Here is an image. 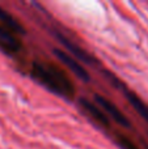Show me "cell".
Masks as SVG:
<instances>
[{
  "label": "cell",
  "instance_id": "cell-6",
  "mask_svg": "<svg viewBox=\"0 0 148 149\" xmlns=\"http://www.w3.org/2000/svg\"><path fill=\"white\" fill-rule=\"evenodd\" d=\"M79 103H80L81 109H83L87 114H89V116H91L93 120H96L101 127H104V128H109L110 127V120H109V118H108V115H105V113L97 105H94L93 102H91V101L87 100V98H80Z\"/></svg>",
  "mask_w": 148,
  "mask_h": 149
},
{
  "label": "cell",
  "instance_id": "cell-7",
  "mask_svg": "<svg viewBox=\"0 0 148 149\" xmlns=\"http://www.w3.org/2000/svg\"><path fill=\"white\" fill-rule=\"evenodd\" d=\"M0 49L7 51L8 54L17 52L21 49V43L17 39L16 34L5 29L3 25H0Z\"/></svg>",
  "mask_w": 148,
  "mask_h": 149
},
{
  "label": "cell",
  "instance_id": "cell-5",
  "mask_svg": "<svg viewBox=\"0 0 148 149\" xmlns=\"http://www.w3.org/2000/svg\"><path fill=\"white\" fill-rule=\"evenodd\" d=\"M54 54H55V56L58 58V60H59L62 64H64L76 77H79V79L83 80V81H89V80H91V76H89L88 71L85 70V67H84L81 63H79V60L75 59L72 55H70L68 52L63 51V50H59V49H54Z\"/></svg>",
  "mask_w": 148,
  "mask_h": 149
},
{
  "label": "cell",
  "instance_id": "cell-4",
  "mask_svg": "<svg viewBox=\"0 0 148 149\" xmlns=\"http://www.w3.org/2000/svg\"><path fill=\"white\" fill-rule=\"evenodd\" d=\"M94 102H96V105L98 106V107H101L117 124H119V126H122V127H126V128L130 127V120L127 119V116H126L125 114L121 111V109L118 107L117 105H114L109 98H106L105 95H101V94H94Z\"/></svg>",
  "mask_w": 148,
  "mask_h": 149
},
{
  "label": "cell",
  "instance_id": "cell-9",
  "mask_svg": "<svg viewBox=\"0 0 148 149\" xmlns=\"http://www.w3.org/2000/svg\"><path fill=\"white\" fill-rule=\"evenodd\" d=\"M117 143L121 147V149H139V147L126 135L123 134H118L117 136Z\"/></svg>",
  "mask_w": 148,
  "mask_h": 149
},
{
  "label": "cell",
  "instance_id": "cell-1",
  "mask_svg": "<svg viewBox=\"0 0 148 149\" xmlns=\"http://www.w3.org/2000/svg\"><path fill=\"white\" fill-rule=\"evenodd\" d=\"M31 76L38 82H41L46 89H49L55 94L66 97L67 100H72L75 97V85L72 84L67 73L54 63H33Z\"/></svg>",
  "mask_w": 148,
  "mask_h": 149
},
{
  "label": "cell",
  "instance_id": "cell-8",
  "mask_svg": "<svg viewBox=\"0 0 148 149\" xmlns=\"http://www.w3.org/2000/svg\"><path fill=\"white\" fill-rule=\"evenodd\" d=\"M0 25H3L9 31H12L13 34L25 33V28L22 26V24H20V21H18L15 16L10 15L8 10H5L4 8H1V7H0Z\"/></svg>",
  "mask_w": 148,
  "mask_h": 149
},
{
  "label": "cell",
  "instance_id": "cell-2",
  "mask_svg": "<svg viewBox=\"0 0 148 149\" xmlns=\"http://www.w3.org/2000/svg\"><path fill=\"white\" fill-rule=\"evenodd\" d=\"M104 74H106V77L113 82V85H114L115 88H118L119 90H122L125 98L130 102V105L134 107V110H135L136 113H138L139 115H140L142 118H143L144 120L148 123V103L144 102V101L142 100L138 94H136V93H134L133 90L128 89V88L126 86V84H123L122 81H119L114 74H112L110 72H108V71L106 72H104Z\"/></svg>",
  "mask_w": 148,
  "mask_h": 149
},
{
  "label": "cell",
  "instance_id": "cell-3",
  "mask_svg": "<svg viewBox=\"0 0 148 149\" xmlns=\"http://www.w3.org/2000/svg\"><path fill=\"white\" fill-rule=\"evenodd\" d=\"M54 36L57 37L58 41H59L60 43L66 47V50L70 51L68 54L72 55L75 59L83 62L84 64H89V65L96 64L97 60H96V58H94L93 55H91L87 50H84L81 46H79L76 42H73L72 39H70L67 36H64L62 31H54Z\"/></svg>",
  "mask_w": 148,
  "mask_h": 149
}]
</instances>
